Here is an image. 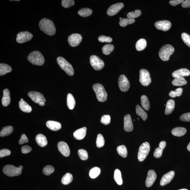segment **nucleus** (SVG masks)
I'll return each mask as SVG.
<instances>
[{
    "mask_svg": "<svg viewBox=\"0 0 190 190\" xmlns=\"http://www.w3.org/2000/svg\"><path fill=\"white\" fill-rule=\"evenodd\" d=\"M41 31L49 36H53L56 33V28L52 20L46 18L42 19L39 24Z\"/></svg>",
    "mask_w": 190,
    "mask_h": 190,
    "instance_id": "obj_1",
    "label": "nucleus"
},
{
    "mask_svg": "<svg viewBox=\"0 0 190 190\" xmlns=\"http://www.w3.org/2000/svg\"><path fill=\"white\" fill-rule=\"evenodd\" d=\"M28 60L33 64L39 66L43 65L45 62L42 54L38 51L31 52L28 56Z\"/></svg>",
    "mask_w": 190,
    "mask_h": 190,
    "instance_id": "obj_2",
    "label": "nucleus"
},
{
    "mask_svg": "<svg viewBox=\"0 0 190 190\" xmlns=\"http://www.w3.org/2000/svg\"><path fill=\"white\" fill-rule=\"evenodd\" d=\"M93 89L98 101L101 102L107 101V94L103 85L100 83H96L93 85Z\"/></svg>",
    "mask_w": 190,
    "mask_h": 190,
    "instance_id": "obj_3",
    "label": "nucleus"
},
{
    "mask_svg": "<svg viewBox=\"0 0 190 190\" xmlns=\"http://www.w3.org/2000/svg\"><path fill=\"white\" fill-rule=\"evenodd\" d=\"M174 48L172 45H165L160 50L159 57L163 61H168L170 60V56L174 53Z\"/></svg>",
    "mask_w": 190,
    "mask_h": 190,
    "instance_id": "obj_4",
    "label": "nucleus"
},
{
    "mask_svg": "<svg viewBox=\"0 0 190 190\" xmlns=\"http://www.w3.org/2000/svg\"><path fill=\"white\" fill-rule=\"evenodd\" d=\"M57 61L60 68L64 70L69 76H73L74 70L73 66L64 58L61 56L58 57Z\"/></svg>",
    "mask_w": 190,
    "mask_h": 190,
    "instance_id": "obj_5",
    "label": "nucleus"
},
{
    "mask_svg": "<svg viewBox=\"0 0 190 190\" xmlns=\"http://www.w3.org/2000/svg\"><path fill=\"white\" fill-rule=\"evenodd\" d=\"M150 149V144L148 142L143 143L140 147L138 154V159L140 162H143L147 158Z\"/></svg>",
    "mask_w": 190,
    "mask_h": 190,
    "instance_id": "obj_6",
    "label": "nucleus"
},
{
    "mask_svg": "<svg viewBox=\"0 0 190 190\" xmlns=\"http://www.w3.org/2000/svg\"><path fill=\"white\" fill-rule=\"evenodd\" d=\"M3 171L4 174L10 177L19 176L22 173V170L19 168L12 165H7L4 166Z\"/></svg>",
    "mask_w": 190,
    "mask_h": 190,
    "instance_id": "obj_7",
    "label": "nucleus"
},
{
    "mask_svg": "<svg viewBox=\"0 0 190 190\" xmlns=\"http://www.w3.org/2000/svg\"><path fill=\"white\" fill-rule=\"evenodd\" d=\"M28 95L35 103L39 104L41 106L45 105L46 100L42 94L39 92L31 91L28 93Z\"/></svg>",
    "mask_w": 190,
    "mask_h": 190,
    "instance_id": "obj_8",
    "label": "nucleus"
},
{
    "mask_svg": "<svg viewBox=\"0 0 190 190\" xmlns=\"http://www.w3.org/2000/svg\"><path fill=\"white\" fill-rule=\"evenodd\" d=\"M139 81L143 86H148L151 82L150 74L147 70L142 69L140 70Z\"/></svg>",
    "mask_w": 190,
    "mask_h": 190,
    "instance_id": "obj_9",
    "label": "nucleus"
},
{
    "mask_svg": "<svg viewBox=\"0 0 190 190\" xmlns=\"http://www.w3.org/2000/svg\"><path fill=\"white\" fill-rule=\"evenodd\" d=\"M90 62L95 70H99L103 69L105 65L103 61L96 55H92L90 58Z\"/></svg>",
    "mask_w": 190,
    "mask_h": 190,
    "instance_id": "obj_10",
    "label": "nucleus"
},
{
    "mask_svg": "<svg viewBox=\"0 0 190 190\" xmlns=\"http://www.w3.org/2000/svg\"><path fill=\"white\" fill-rule=\"evenodd\" d=\"M118 83L119 88L121 91L126 92L130 89V83L128 79L125 75H121L119 77Z\"/></svg>",
    "mask_w": 190,
    "mask_h": 190,
    "instance_id": "obj_11",
    "label": "nucleus"
},
{
    "mask_svg": "<svg viewBox=\"0 0 190 190\" xmlns=\"http://www.w3.org/2000/svg\"><path fill=\"white\" fill-rule=\"evenodd\" d=\"M33 35L28 31H23L18 33L17 36L16 41L19 43H23L30 41Z\"/></svg>",
    "mask_w": 190,
    "mask_h": 190,
    "instance_id": "obj_12",
    "label": "nucleus"
},
{
    "mask_svg": "<svg viewBox=\"0 0 190 190\" xmlns=\"http://www.w3.org/2000/svg\"><path fill=\"white\" fill-rule=\"evenodd\" d=\"M82 40V36L78 34L71 35L68 38V43L72 47H76L78 46Z\"/></svg>",
    "mask_w": 190,
    "mask_h": 190,
    "instance_id": "obj_13",
    "label": "nucleus"
},
{
    "mask_svg": "<svg viewBox=\"0 0 190 190\" xmlns=\"http://www.w3.org/2000/svg\"><path fill=\"white\" fill-rule=\"evenodd\" d=\"M124 7L123 3H118L111 6L108 9L107 11L108 16H113L117 14Z\"/></svg>",
    "mask_w": 190,
    "mask_h": 190,
    "instance_id": "obj_14",
    "label": "nucleus"
},
{
    "mask_svg": "<svg viewBox=\"0 0 190 190\" xmlns=\"http://www.w3.org/2000/svg\"><path fill=\"white\" fill-rule=\"evenodd\" d=\"M154 26L158 30L166 31L170 30L172 26V24L168 20L158 21L154 24Z\"/></svg>",
    "mask_w": 190,
    "mask_h": 190,
    "instance_id": "obj_15",
    "label": "nucleus"
},
{
    "mask_svg": "<svg viewBox=\"0 0 190 190\" xmlns=\"http://www.w3.org/2000/svg\"><path fill=\"white\" fill-rule=\"evenodd\" d=\"M157 178V175L155 171L150 170L148 171L147 179L145 181V185L148 187H150L153 185Z\"/></svg>",
    "mask_w": 190,
    "mask_h": 190,
    "instance_id": "obj_16",
    "label": "nucleus"
},
{
    "mask_svg": "<svg viewBox=\"0 0 190 190\" xmlns=\"http://www.w3.org/2000/svg\"><path fill=\"white\" fill-rule=\"evenodd\" d=\"M58 147L59 151L63 155L67 157L70 154V148L67 144L64 142H60L58 143Z\"/></svg>",
    "mask_w": 190,
    "mask_h": 190,
    "instance_id": "obj_17",
    "label": "nucleus"
},
{
    "mask_svg": "<svg viewBox=\"0 0 190 190\" xmlns=\"http://www.w3.org/2000/svg\"><path fill=\"white\" fill-rule=\"evenodd\" d=\"M124 129L126 132L132 131L133 129L132 118L130 114L125 115L124 117Z\"/></svg>",
    "mask_w": 190,
    "mask_h": 190,
    "instance_id": "obj_18",
    "label": "nucleus"
},
{
    "mask_svg": "<svg viewBox=\"0 0 190 190\" xmlns=\"http://www.w3.org/2000/svg\"><path fill=\"white\" fill-rule=\"evenodd\" d=\"M174 171H171L162 176L160 181V184L161 186H164L170 183L172 181L175 176Z\"/></svg>",
    "mask_w": 190,
    "mask_h": 190,
    "instance_id": "obj_19",
    "label": "nucleus"
},
{
    "mask_svg": "<svg viewBox=\"0 0 190 190\" xmlns=\"http://www.w3.org/2000/svg\"><path fill=\"white\" fill-rule=\"evenodd\" d=\"M190 71L186 68H182L173 73L172 76L175 78H181L190 76Z\"/></svg>",
    "mask_w": 190,
    "mask_h": 190,
    "instance_id": "obj_20",
    "label": "nucleus"
},
{
    "mask_svg": "<svg viewBox=\"0 0 190 190\" xmlns=\"http://www.w3.org/2000/svg\"><path fill=\"white\" fill-rule=\"evenodd\" d=\"M86 131L87 128L85 127L79 129L75 131L73 133L75 139L78 140L83 139L86 135Z\"/></svg>",
    "mask_w": 190,
    "mask_h": 190,
    "instance_id": "obj_21",
    "label": "nucleus"
},
{
    "mask_svg": "<svg viewBox=\"0 0 190 190\" xmlns=\"http://www.w3.org/2000/svg\"><path fill=\"white\" fill-rule=\"evenodd\" d=\"M166 145V143L165 141H163L160 143L159 147L156 148L154 153V157L159 158L161 157L163 151Z\"/></svg>",
    "mask_w": 190,
    "mask_h": 190,
    "instance_id": "obj_22",
    "label": "nucleus"
},
{
    "mask_svg": "<svg viewBox=\"0 0 190 190\" xmlns=\"http://www.w3.org/2000/svg\"><path fill=\"white\" fill-rule=\"evenodd\" d=\"M46 126L50 130L54 131L59 130L61 128V125L59 122L54 121H47Z\"/></svg>",
    "mask_w": 190,
    "mask_h": 190,
    "instance_id": "obj_23",
    "label": "nucleus"
},
{
    "mask_svg": "<svg viewBox=\"0 0 190 190\" xmlns=\"http://www.w3.org/2000/svg\"><path fill=\"white\" fill-rule=\"evenodd\" d=\"M11 99L10 97V92L8 89H5L3 91V96L2 99V104L5 107L9 105Z\"/></svg>",
    "mask_w": 190,
    "mask_h": 190,
    "instance_id": "obj_24",
    "label": "nucleus"
},
{
    "mask_svg": "<svg viewBox=\"0 0 190 190\" xmlns=\"http://www.w3.org/2000/svg\"><path fill=\"white\" fill-rule=\"evenodd\" d=\"M36 141L38 145L42 147H45L48 144L46 137L42 134H39L36 135Z\"/></svg>",
    "mask_w": 190,
    "mask_h": 190,
    "instance_id": "obj_25",
    "label": "nucleus"
},
{
    "mask_svg": "<svg viewBox=\"0 0 190 190\" xmlns=\"http://www.w3.org/2000/svg\"><path fill=\"white\" fill-rule=\"evenodd\" d=\"M186 132V129L183 127H177L173 129L172 131V135L177 137L183 136Z\"/></svg>",
    "mask_w": 190,
    "mask_h": 190,
    "instance_id": "obj_26",
    "label": "nucleus"
},
{
    "mask_svg": "<svg viewBox=\"0 0 190 190\" xmlns=\"http://www.w3.org/2000/svg\"><path fill=\"white\" fill-rule=\"evenodd\" d=\"M175 102L172 99L169 100L167 102L165 114L166 115L170 114L174 111L175 108Z\"/></svg>",
    "mask_w": 190,
    "mask_h": 190,
    "instance_id": "obj_27",
    "label": "nucleus"
},
{
    "mask_svg": "<svg viewBox=\"0 0 190 190\" xmlns=\"http://www.w3.org/2000/svg\"><path fill=\"white\" fill-rule=\"evenodd\" d=\"M20 109L26 113H30L32 111V108L24 101H20L19 103Z\"/></svg>",
    "mask_w": 190,
    "mask_h": 190,
    "instance_id": "obj_28",
    "label": "nucleus"
},
{
    "mask_svg": "<svg viewBox=\"0 0 190 190\" xmlns=\"http://www.w3.org/2000/svg\"><path fill=\"white\" fill-rule=\"evenodd\" d=\"M12 70L11 67L8 64H0V76H3L8 73L11 72Z\"/></svg>",
    "mask_w": 190,
    "mask_h": 190,
    "instance_id": "obj_29",
    "label": "nucleus"
},
{
    "mask_svg": "<svg viewBox=\"0 0 190 190\" xmlns=\"http://www.w3.org/2000/svg\"><path fill=\"white\" fill-rule=\"evenodd\" d=\"M147 45V41L145 39H142L137 41L135 45V48L137 51H141L145 49Z\"/></svg>",
    "mask_w": 190,
    "mask_h": 190,
    "instance_id": "obj_30",
    "label": "nucleus"
},
{
    "mask_svg": "<svg viewBox=\"0 0 190 190\" xmlns=\"http://www.w3.org/2000/svg\"><path fill=\"white\" fill-rule=\"evenodd\" d=\"M67 105L70 110L74 109L76 105V101L71 94L69 93L67 96Z\"/></svg>",
    "mask_w": 190,
    "mask_h": 190,
    "instance_id": "obj_31",
    "label": "nucleus"
},
{
    "mask_svg": "<svg viewBox=\"0 0 190 190\" xmlns=\"http://www.w3.org/2000/svg\"><path fill=\"white\" fill-rule=\"evenodd\" d=\"M141 104L144 109L146 111L149 110L150 108V102L147 96L145 95L142 96Z\"/></svg>",
    "mask_w": 190,
    "mask_h": 190,
    "instance_id": "obj_32",
    "label": "nucleus"
},
{
    "mask_svg": "<svg viewBox=\"0 0 190 190\" xmlns=\"http://www.w3.org/2000/svg\"><path fill=\"white\" fill-rule=\"evenodd\" d=\"M136 112L137 115L140 116L144 121L147 120V114L139 105H137L136 106Z\"/></svg>",
    "mask_w": 190,
    "mask_h": 190,
    "instance_id": "obj_33",
    "label": "nucleus"
},
{
    "mask_svg": "<svg viewBox=\"0 0 190 190\" xmlns=\"http://www.w3.org/2000/svg\"><path fill=\"white\" fill-rule=\"evenodd\" d=\"M14 129L12 126H7L4 127L0 132V136L2 137L7 136L11 134L13 132Z\"/></svg>",
    "mask_w": 190,
    "mask_h": 190,
    "instance_id": "obj_34",
    "label": "nucleus"
},
{
    "mask_svg": "<svg viewBox=\"0 0 190 190\" xmlns=\"http://www.w3.org/2000/svg\"><path fill=\"white\" fill-rule=\"evenodd\" d=\"M172 84L174 86H182L187 84V81L183 77L175 78L172 82Z\"/></svg>",
    "mask_w": 190,
    "mask_h": 190,
    "instance_id": "obj_35",
    "label": "nucleus"
},
{
    "mask_svg": "<svg viewBox=\"0 0 190 190\" xmlns=\"http://www.w3.org/2000/svg\"><path fill=\"white\" fill-rule=\"evenodd\" d=\"M73 179V175L70 173H67L62 177L61 182L64 185H68L72 182Z\"/></svg>",
    "mask_w": 190,
    "mask_h": 190,
    "instance_id": "obj_36",
    "label": "nucleus"
},
{
    "mask_svg": "<svg viewBox=\"0 0 190 190\" xmlns=\"http://www.w3.org/2000/svg\"><path fill=\"white\" fill-rule=\"evenodd\" d=\"M92 12V10L89 8H84L79 10L78 13L79 15L85 17L91 15Z\"/></svg>",
    "mask_w": 190,
    "mask_h": 190,
    "instance_id": "obj_37",
    "label": "nucleus"
},
{
    "mask_svg": "<svg viewBox=\"0 0 190 190\" xmlns=\"http://www.w3.org/2000/svg\"><path fill=\"white\" fill-rule=\"evenodd\" d=\"M117 151L119 155L122 157L126 158L128 155V151L127 148L124 145L118 146L117 148Z\"/></svg>",
    "mask_w": 190,
    "mask_h": 190,
    "instance_id": "obj_38",
    "label": "nucleus"
},
{
    "mask_svg": "<svg viewBox=\"0 0 190 190\" xmlns=\"http://www.w3.org/2000/svg\"><path fill=\"white\" fill-rule=\"evenodd\" d=\"M114 178L115 181L118 185H121L122 184L123 180L122 175L120 171L118 169H116L114 171Z\"/></svg>",
    "mask_w": 190,
    "mask_h": 190,
    "instance_id": "obj_39",
    "label": "nucleus"
},
{
    "mask_svg": "<svg viewBox=\"0 0 190 190\" xmlns=\"http://www.w3.org/2000/svg\"><path fill=\"white\" fill-rule=\"evenodd\" d=\"M101 172V169L98 167H95L90 170L89 175L91 178L95 179L99 176Z\"/></svg>",
    "mask_w": 190,
    "mask_h": 190,
    "instance_id": "obj_40",
    "label": "nucleus"
},
{
    "mask_svg": "<svg viewBox=\"0 0 190 190\" xmlns=\"http://www.w3.org/2000/svg\"><path fill=\"white\" fill-rule=\"evenodd\" d=\"M114 48V45L111 44H107L102 48L103 53L105 55H108L111 53Z\"/></svg>",
    "mask_w": 190,
    "mask_h": 190,
    "instance_id": "obj_41",
    "label": "nucleus"
},
{
    "mask_svg": "<svg viewBox=\"0 0 190 190\" xmlns=\"http://www.w3.org/2000/svg\"><path fill=\"white\" fill-rule=\"evenodd\" d=\"M135 22V20L134 19L123 18L122 20H120L119 24L120 26L124 27L127 25L133 24Z\"/></svg>",
    "mask_w": 190,
    "mask_h": 190,
    "instance_id": "obj_42",
    "label": "nucleus"
},
{
    "mask_svg": "<svg viewBox=\"0 0 190 190\" xmlns=\"http://www.w3.org/2000/svg\"><path fill=\"white\" fill-rule=\"evenodd\" d=\"M142 12L139 10H136L135 11L129 12L127 14V17L129 18L134 19L139 17L141 15Z\"/></svg>",
    "mask_w": 190,
    "mask_h": 190,
    "instance_id": "obj_43",
    "label": "nucleus"
},
{
    "mask_svg": "<svg viewBox=\"0 0 190 190\" xmlns=\"http://www.w3.org/2000/svg\"><path fill=\"white\" fill-rule=\"evenodd\" d=\"M183 92V89L179 88L175 90V91H172L169 93V95L172 98H175L176 97H180Z\"/></svg>",
    "mask_w": 190,
    "mask_h": 190,
    "instance_id": "obj_44",
    "label": "nucleus"
},
{
    "mask_svg": "<svg viewBox=\"0 0 190 190\" xmlns=\"http://www.w3.org/2000/svg\"><path fill=\"white\" fill-rule=\"evenodd\" d=\"M105 144V140L103 135L101 134L98 135L96 141V145L98 148L103 147Z\"/></svg>",
    "mask_w": 190,
    "mask_h": 190,
    "instance_id": "obj_45",
    "label": "nucleus"
},
{
    "mask_svg": "<svg viewBox=\"0 0 190 190\" xmlns=\"http://www.w3.org/2000/svg\"><path fill=\"white\" fill-rule=\"evenodd\" d=\"M78 154L79 157L82 160H86L88 158V154L86 150L81 149L78 151Z\"/></svg>",
    "mask_w": 190,
    "mask_h": 190,
    "instance_id": "obj_46",
    "label": "nucleus"
},
{
    "mask_svg": "<svg viewBox=\"0 0 190 190\" xmlns=\"http://www.w3.org/2000/svg\"><path fill=\"white\" fill-rule=\"evenodd\" d=\"M54 167L51 165L46 166L43 168V174L46 175H49L54 172Z\"/></svg>",
    "mask_w": 190,
    "mask_h": 190,
    "instance_id": "obj_47",
    "label": "nucleus"
},
{
    "mask_svg": "<svg viewBox=\"0 0 190 190\" xmlns=\"http://www.w3.org/2000/svg\"><path fill=\"white\" fill-rule=\"evenodd\" d=\"M75 2L73 0H62L61 1V5L63 7L68 8L74 5Z\"/></svg>",
    "mask_w": 190,
    "mask_h": 190,
    "instance_id": "obj_48",
    "label": "nucleus"
},
{
    "mask_svg": "<svg viewBox=\"0 0 190 190\" xmlns=\"http://www.w3.org/2000/svg\"><path fill=\"white\" fill-rule=\"evenodd\" d=\"M181 38L185 44L190 48V35L187 34V33H184L181 35Z\"/></svg>",
    "mask_w": 190,
    "mask_h": 190,
    "instance_id": "obj_49",
    "label": "nucleus"
},
{
    "mask_svg": "<svg viewBox=\"0 0 190 190\" xmlns=\"http://www.w3.org/2000/svg\"><path fill=\"white\" fill-rule=\"evenodd\" d=\"M101 121L102 124L107 125L110 124L111 117L108 115H104L102 117Z\"/></svg>",
    "mask_w": 190,
    "mask_h": 190,
    "instance_id": "obj_50",
    "label": "nucleus"
},
{
    "mask_svg": "<svg viewBox=\"0 0 190 190\" xmlns=\"http://www.w3.org/2000/svg\"><path fill=\"white\" fill-rule=\"evenodd\" d=\"M98 41L101 42L111 43L112 41L111 37L102 35L98 37Z\"/></svg>",
    "mask_w": 190,
    "mask_h": 190,
    "instance_id": "obj_51",
    "label": "nucleus"
},
{
    "mask_svg": "<svg viewBox=\"0 0 190 190\" xmlns=\"http://www.w3.org/2000/svg\"><path fill=\"white\" fill-rule=\"evenodd\" d=\"M180 120L182 122H190V112L183 114L180 117Z\"/></svg>",
    "mask_w": 190,
    "mask_h": 190,
    "instance_id": "obj_52",
    "label": "nucleus"
},
{
    "mask_svg": "<svg viewBox=\"0 0 190 190\" xmlns=\"http://www.w3.org/2000/svg\"><path fill=\"white\" fill-rule=\"evenodd\" d=\"M11 151L8 149H3L0 150V157L2 158L11 154Z\"/></svg>",
    "mask_w": 190,
    "mask_h": 190,
    "instance_id": "obj_53",
    "label": "nucleus"
},
{
    "mask_svg": "<svg viewBox=\"0 0 190 190\" xmlns=\"http://www.w3.org/2000/svg\"><path fill=\"white\" fill-rule=\"evenodd\" d=\"M22 152L23 154H26L29 153L32 150V148L28 145H24L22 148Z\"/></svg>",
    "mask_w": 190,
    "mask_h": 190,
    "instance_id": "obj_54",
    "label": "nucleus"
},
{
    "mask_svg": "<svg viewBox=\"0 0 190 190\" xmlns=\"http://www.w3.org/2000/svg\"><path fill=\"white\" fill-rule=\"evenodd\" d=\"M28 139L26 135L25 134H23L21 137L19 142V143L20 145H22L24 143H28Z\"/></svg>",
    "mask_w": 190,
    "mask_h": 190,
    "instance_id": "obj_55",
    "label": "nucleus"
},
{
    "mask_svg": "<svg viewBox=\"0 0 190 190\" xmlns=\"http://www.w3.org/2000/svg\"><path fill=\"white\" fill-rule=\"evenodd\" d=\"M184 1L183 0H173V1H170L169 3L171 5L175 6L182 3Z\"/></svg>",
    "mask_w": 190,
    "mask_h": 190,
    "instance_id": "obj_56",
    "label": "nucleus"
},
{
    "mask_svg": "<svg viewBox=\"0 0 190 190\" xmlns=\"http://www.w3.org/2000/svg\"><path fill=\"white\" fill-rule=\"evenodd\" d=\"M182 6L183 8L190 7V0H186L184 1L182 4Z\"/></svg>",
    "mask_w": 190,
    "mask_h": 190,
    "instance_id": "obj_57",
    "label": "nucleus"
},
{
    "mask_svg": "<svg viewBox=\"0 0 190 190\" xmlns=\"http://www.w3.org/2000/svg\"><path fill=\"white\" fill-rule=\"evenodd\" d=\"M187 150L190 152V142L189 143V145L187 146Z\"/></svg>",
    "mask_w": 190,
    "mask_h": 190,
    "instance_id": "obj_58",
    "label": "nucleus"
},
{
    "mask_svg": "<svg viewBox=\"0 0 190 190\" xmlns=\"http://www.w3.org/2000/svg\"><path fill=\"white\" fill-rule=\"evenodd\" d=\"M18 168H19V169H20V170H22L23 168V167L22 166H20L19 167H18Z\"/></svg>",
    "mask_w": 190,
    "mask_h": 190,
    "instance_id": "obj_59",
    "label": "nucleus"
},
{
    "mask_svg": "<svg viewBox=\"0 0 190 190\" xmlns=\"http://www.w3.org/2000/svg\"><path fill=\"white\" fill-rule=\"evenodd\" d=\"M178 190H188L186 189H179Z\"/></svg>",
    "mask_w": 190,
    "mask_h": 190,
    "instance_id": "obj_60",
    "label": "nucleus"
},
{
    "mask_svg": "<svg viewBox=\"0 0 190 190\" xmlns=\"http://www.w3.org/2000/svg\"><path fill=\"white\" fill-rule=\"evenodd\" d=\"M21 101H24L23 99L21 98L20 99Z\"/></svg>",
    "mask_w": 190,
    "mask_h": 190,
    "instance_id": "obj_61",
    "label": "nucleus"
},
{
    "mask_svg": "<svg viewBox=\"0 0 190 190\" xmlns=\"http://www.w3.org/2000/svg\"><path fill=\"white\" fill-rule=\"evenodd\" d=\"M122 18H121V17L120 18V20H122Z\"/></svg>",
    "mask_w": 190,
    "mask_h": 190,
    "instance_id": "obj_62",
    "label": "nucleus"
}]
</instances>
